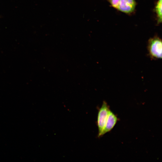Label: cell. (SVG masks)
Returning <instances> with one entry per match:
<instances>
[{
	"instance_id": "obj_1",
	"label": "cell",
	"mask_w": 162,
	"mask_h": 162,
	"mask_svg": "<svg viewBox=\"0 0 162 162\" xmlns=\"http://www.w3.org/2000/svg\"><path fill=\"white\" fill-rule=\"evenodd\" d=\"M147 49L150 58L154 60L162 58L161 39L157 35L150 38L148 41Z\"/></svg>"
},
{
	"instance_id": "obj_5",
	"label": "cell",
	"mask_w": 162,
	"mask_h": 162,
	"mask_svg": "<svg viewBox=\"0 0 162 162\" xmlns=\"http://www.w3.org/2000/svg\"><path fill=\"white\" fill-rule=\"evenodd\" d=\"M162 0H158L155 4L154 9L158 25L162 22Z\"/></svg>"
},
{
	"instance_id": "obj_4",
	"label": "cell",
	"mask_w": 162,
	"mask_h": 162,
	"mask_svg": "<svg viewBox=\"0 0 162 162\" xmlns=\"http://www.w3.org/2000/svg\"><path fill=\"white\" fill-rule=\"evenodd\" d=\"M118 121V118L110 110L104 127L101 133V136L110 131L114 128Z\"/></svg>"
},
{
	"instance_id": "obj_2",
	"label": "cell",
	"mask_w": 162,
	"mask_h": 162,
	"mask_svg": "<svg viewBox=\"0 0 162 162\" xmlns=\"http://www.w3.org/2000/svg\"><path fill=\"white\" fill-rule=\"evenodd\" d=\"M108 1L112 7L128 14L134 12L137 4L135 0H108Z\"/></svg>"
},
{
	"instance_id": "obj_3",
	"label": "cell",
	"mask_w": 162,
	"mask_h": 162,
	"mask_svg": "<svg viewBox=\"0 0 162 162\" xmlns=\"http://www.w3.org/2000/svg\"><path fill=\"white\" fill-rule=\"evenodd\" d=\"M109 106L105 101L98 110L97 120V125L98 128V137L101 136V133L105 125L109 111Z\"/></svg>"
}]
</instances>
